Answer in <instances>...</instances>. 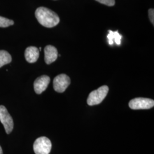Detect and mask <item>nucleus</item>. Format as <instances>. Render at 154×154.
Returning <instances> with one entry per match:
<instances>
[{
  "label": "nucleus",
  "instance_id": "obj_13",
  "mask_svg": "<svg viewBox=\"0 0 154 154\" xmlns=\"http://www.w3.org/2000/svg\"><path fill=\"white\" fill-rule=\"evenodd\" d=\"M102 4H104L105 5L109 6H112L116 4L115 0H95Z\"/></svg>",
  "mask_w": 154,
  "mask_h": 154
},
{
  "label": "nucleus",
  "instance_id": "obj_10",
  "mask_svg": "<svg viewBox=\"0 0 154 154\" xmlns=\"http://www.w3.org/2000/svg\"><path fill=\"white\" fill-rule=\"evenodd\" d=\"M109 34L107 35V38L109 39V44L113 45L115 42L118 45H121L122 35L118 32H113L111 30L109 31Z\"/></svg>",
  "mask_w": 154,
  "mask_h": 154
},
{
  "label": "nucleus",
  "instance_id": "obj_14",
  "mask_svg": "<svg viewBox=\"0 0 154 154\" xmlns=\"http://www.w3.org/2000/svg\"><path fill=\"white\" fill-rule=\"evenodd\" d=\"M149 17L151 23L154 24V9H149Z\"/></svg>",
  "mask_w": 154,
  "mask_h": 154
},
{
  "label": "nucleus",
  "instance_id": "obj_15",
  "mask_svg": "<svg viewBox=\"0 0 154 154\" xmlns=\"http://www.w3.org/2000/svg\"><path fill=\"white\" fill-rule=\"evenodd\" d=\"M0 154H3V152H2V148H1V147L0 146Z\"/></svg>",
  "mask_w": 154,
  "mask_h": 154
},
{
  "label": "nucleus",
  "instance_id": "obj_4",
  "mask_svg": "<svg viewBox=\"0 0 154 154\" xmlns=\"http://www.w3.org/2000/svg\"><path fill=\"white\" fill-rule=\"evenodd\" d=\"M129 107L133 110L149 109L154 107V100L144 98H137L130 101Z\"/></svg>",
  "mask_w": 154,
  "mask_h": 154
},
{
  "label": "nucleus",
  "instance_id": "obj_9",
  "mask_svg": "<svg viewBox=\"0 0 154 154\" xmlns=\"http://www.w3.org/2000/svg\"><path fill=\"white\" fill-rule=\"evenodd\" d=\"M39 55L38 49L34 46H30L25 51V57L29 63H34L38 60Z\"/></svg>",
  "mask_w": 154,
  "mask_h": 154
},
{
  "label": "nucleus",
  "instance_id": "obj_6",
  "mask_svg": "<svg viewBox=\"0 0 154 154\" xmlns=\"http://www.w3.org/2000/svg\"><path fill=\"white\" fill-rule=\"evenodd\" d=\"M70 84V79L65 74H61L55 77L53 81L54 89L58 93H63Z\"/></svg>",
  "mask_w": 154,
  "mask_h": 154
},
{
  "label": "nucleus",
  "instance_id": "obj_2",
  "mask_svg": "<svg viewBox=\"0 0 154 154\" xmlns=\"http://www.w3.org/2000/svg\"><path fill=\"white\" fill-rule=\"evenodd\" d=\"M109 92V88L107 86H102L97 90L91 91L87 99L89 106L98 105L105 99Z\"/></svg>",
  "mask_w": 154,
  "mask_h": 154
},
{
  "label": "nucleus",
  "instance_id": "obj_7",
  "mask_svg": "<svg viewBox=\"0 0 154 154\" xmlns=\"http://www.w3.org/2000/svg\"><path fill=\"white\" fill-rule=\"evenodd\" d=\"M50 81V78L48 75H42L37 78L34 82V88L35 92L40 94L47 88Z\"/></svg>",
  "mask_w": 154,
  "mask_h": 154
},
{
  "label": "nucleus",
  "instance_id": "obj_5",
  "mask_svg": "<svg viewBox=\"0 0 154 154\" xmlns=\"http://www.w3.org/2000/svg\"><path fill=\"white\" fill-rule=\"evenodd\" d=\"M0 122L4 127L6 134H9L13 129L14 123L6 108L2 105L0 106Z\"/></svg>",
  "mask_w": 154,
  "mask_h": 154
},
{
  "label": "nucleus",
  "instance_id": "obj_3",
  "mask_svg": "<svg viewBox=\"0 0 154 154\" xmlns=\"http://www.w3.org/2000/svg\"><path fill=\"white\" fill-rule=\"evenodd\" d=\"M51 146L49 139L42 137L35 140L33 144V149L35 154H49Z\"/></svg>",
  "mask_w": 154,
  "mask_h": 154
},
{
  "label": "nucleus",
  "instance_id": "obj_11",
  "mask_svg": "<svg viewBox=\"0 0 154 154\" xmlns=\"http://www.w3.org/2000/svg\"><path fill=\"white\" fill-rule=\"evenodd\" d=\"M11 57L5 50H0V68L6 64L11 63Z\"/></svg>",
  "mask_w": 154,
  "mask_h": 154
},
{
  "label": "nucleus",
  "instance_id": "obj_8",
  "mask_svg": "<svg viewBox=\"0 0 154 154\" xmlns=\"http://www.w3.org/2000/svg\"><path fill=\"white\" fill-rule=\"evenodd\" d=\"M45 61L49 65L56 61L58 57V51L54 46L48 45L45 48Z\"/></svg>",
  "mask_w": 154,
  "mask_h": 154
},
{
  "label": "nucleus",
  "instance_id": "obj_1",
  "mask_svg": "<svg viewBox=\"0 0 154 154\" xmlns=\"http://www.w3.org/2000/svg\"><path fill=\"white\" fill-rule=\"evenodd\" d=\"M39 23L46 28H53L60 21V17L54 11L45 7H39L35 12Z\"/></svg>",
  "mask_w": 154,
  "mask_h": 154
},
{
  "label": "nucleus",
  "instance_id": "obj_12",
  "mask_svg": "<svg viewBox=\"0 0 154 154\" xmlns=\"http://www.w3.org/2000/svg\"><path fill=\"white\" fill-rule=\"evenodd\" d=\"M14 21L8 19L5 17L0 16V27L1 28H7L9 26L14 24Z\"/></svg>",
  "mask_w": 154,
  "mask_h": 154
}]
</instances>
